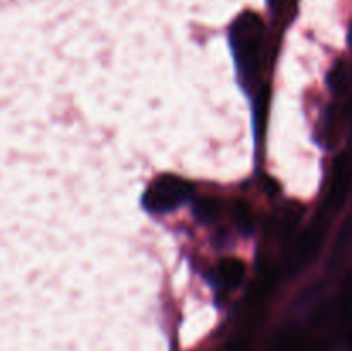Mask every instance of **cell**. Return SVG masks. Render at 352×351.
Instances as JSON below:
<instances>
[{
    "label": "cell",
    "instance_id": "6da1fadb",
    "mask_svg": "<svg viewBox=\"0 0 352 351\" xmlns=\"http://www.w3.org/2000/svg\"><path fill=\"white\" fill-rule=\"evenodd\" d=\"M265 26L258 14L244 12L230 26L229 41L232 48L237 72L248 89L254 85L260 69L261 45H263Z\"/></svg>",
    "mask_w": 352,
    "mask_h": 351
},
{
    "label": "cell",
    "instance_id": "277c9868",
    "mask_svg": "<svg viewBox=\"0 0 352 351\" xmlns=\"http://www.w3.org/2000/svg\"><path fill=\"white\" fill-rule=\"evenodd\" d=\"M330 86H332V89L336 93H339V95H344V93L347 92V86H349V81H347V69L346 65H337L336 69H333V72L330 74V79H329Z\"/></svg>",
    "mask_w": 352,
    "mask_h": 351
},
{
    "label": "cell",
    "instance_id": "7a4b0ae2",
    "mask_svg": "<svg viewBox=\"0 0 352 351\" xmlns=\"http://www.w3.org/2000/svg\"><path fill=\"white\" fill-rule=\"evenodd\" d=\"M192 196V184L179 176H160L148 186L143 206L148 213L164 215L181 209Z\"/></svg>",
    "mask_w": 352,
    "mask_h": 351
},
{
    "label": "cell",
    "instance_id": "3957f363",
    "mask_svg": "<svg viewBox=\"0 0 352 351\" xmlns=\"http://www.w3.org/2000/svg\"><path fill=\"white\" fill-rule=\"evenodd\" d=\"M215 275L217 282H219L222 288H237L244 277V264L241 260H237V258H229V260L220 262L219 267H217Z\"/></svg>",
    "mask_w": 352,
    "mask_h": 351
}]
</instances>
